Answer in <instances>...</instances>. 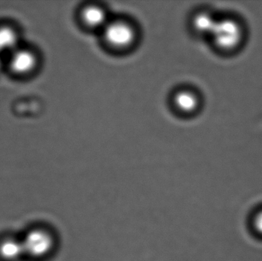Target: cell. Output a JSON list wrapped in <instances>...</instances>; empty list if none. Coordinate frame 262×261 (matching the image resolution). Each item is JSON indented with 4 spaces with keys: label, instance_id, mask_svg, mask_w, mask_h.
I'll use <instances>...</instances> for the list:
<instances>
[{
    "label": "cell",
    "instance_id": "cell-1",
    "mask_svg": "<svg viewBox=\"0 0 262 261\" xmlns=\"http://www.w3.org/2000/svg\"><path fill=\"white\" fill-rule=\"evenodd\" d=\"M101 33L104 43L115 52H125L137 42V29L127 18L110 19Z\"/></svg>",
    "mask_w": 262,
    "mask_h": 261
},
{
    "label": "cell",
    "instance_id": "cell-2",
    "mask_svg": "<svg viewBox=\"0 0 262 261\" xmlns=\"http://www.w3.org/2000/svg\"><path fill=\"white\" fill-rule=\"evenodd\" d=\"M21 242L25 255L33 259L47 257L55 246V239L52 233L41 228L30 230Z\"/></svg>",
    "mask_w": 262,
    "mask_h": 261
},
{
    "label": "cell",
    "instance_id": "cell-3",
    "mask_svg": "<svg viewBox=\"0 0 262 261\" xmlns=\"http://www.w3.org/2000/svg\"><path fill=\"white\" fill-rule=\"evenodd\" d=\"M210 36L220 49H231L239 42L241 29L233 20H218Z\"/></svg>",
    "mask_w": 262,
    "mask_h": 261
},
{
    "label": "cell",
    "instance_id": "cell-4",
    "mask_svg": "<svg viewBox=\"0 0 262 261\" xmlns=\"http://www.w3.org/2000/svg\"><path fill=\"white\" fill-rule=\"evenodd\" d=\"M79 18L86 29L101 32L111 19L106 9L97 4L84 6L80 12Z\"/></svg>",
    "mask_w": 262,
    "mask_h": 261
},
{
    "label": "cell",
    "instance_id": "cell-5",
    "mask_svg": "<svg viewBox=\"0 0 262 261\" xmlns=\"http://www.w3.org/2000/svg\"><path fill=\"white\" fill-rule=\"evenodd\" d=\"M9 68L12 73L19 76L29 75L36 68L37 56L29 49H18L12 52L9 59Z\"/></svg>",
    "mask_w": 262,
    "mask_h": 261
},
{
    "label": "cell",
    "instance_id": "cell-6",
    "mask_svg": "<svg viewBox=\"0 0 262 261\" xmlns=\"http://www.w3.org/2000/svg\"><path fill=\"white\" fill-rule=\"evenodd\" d=\"M172 105L179 113L183 115H191L200 107V98L192 89H179L172 98Z\"/></svg>",
    "mask_w": 262,
    "mask_h": 261
},
{
    "label": "cell",
    "instance_id": "cell-7",
    "mask_svg": "<svg viewBox=\"0 0 262 261\" xmlns=\"http://www.w3.org/2000/svg\"><path fill=\"white\" fill-rule=\"evenodd\" d=\"M25 255L21 240L6 238L0 241V259L3 261H18Z\"/></svg>",
    "mask_w": 262,
    "mask_h": 261
},
{
    "label": "cell",
    "instance_id": "cell-8",
    "mask_svg": "<svg viewBox=\"0 0 262 261\" xmlns=\"http://www.w3.org/2000/svg\"><path fill=\"white\" fill-rule=\"evenodd\" d=\"M218 20L213 15L206 11H200L193 15L192 26L193 31L200 35H211Z\"/></svg>",
    "mask_w": 262,
    "mask_h": 261
},
{
    "label": "cell",
    "instance_id": "cell-9",
    "mask_svg": "<svg viewBox=\"0 0 262 261\" xmlns=\"http://www.w3.org/2000/svg\"><path fill=\"white\" fill-rule=\"evenodd\" d=\"M18 32L10 26L0 27V55L3 53L12 54L18 49Z\"/></svg>",
    "mask_w": 262,
    "mask_h": 261
},
{
    "label": "cell",
    "instance_id": "cell-10",
    "mask_svg": "<svg viewBox=\"0 0 262 261\" xmlns=\"http://www.w3.org/2000/svg\"><path fill=\"white\" fill-rule=\"evenodd\" d=\"M255 226L257 231H259L262 234V211L258 213V216L255 218Z\"/></svg>",
    "mask_w": 262,
    "mask_h": 261
},
{
    "label": "cell",
    "instance_id": "cell-11",
    "mask_svg": "<svg viewBox=\"0 0 262 261\" xmlns=\"http://www.w3.org/2000/svg\"><path fill=\"white\" fill-rule=\"evenodd\" d=\"M2 68H3V59H2V56L0 55V72H1Z\"/></svg>",
    "mask_w": 262,
    "mask_h": 261
}]
</instances>
